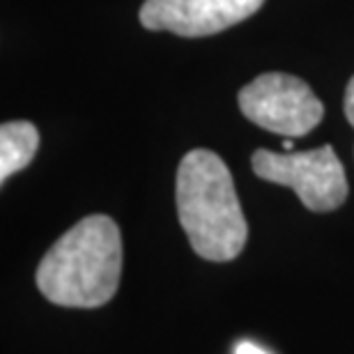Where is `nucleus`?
<instances>
[{
  "label": "nucleus",
  "instance_id": "nucleus-3",
  "mask_svg": "<svg viewBox=\"0 0 354 354\" xmlns=\"http://www.w3.org/2000/svg\"><path fill=\"white\" fill-rule=\"evenodd\" d=\"M251 166L260 180L292 189L310 212H334L348 198L343 164L331 145L286 154L256 150Z\"/></svg>",
  "mask_w": 354,
  "mask_h": 354
},
{
  "label": "nucleus",
  "instance_id": "nucleus-2",
  "mask_svg": "<svg viewBox=\"0 0 354 354\" xmlns=\"http://www.w3.org/2000/svg\"><path fill=\"white\" fill-rule=\"evenodd\" d=\"M177 214L198 256L228 263L242 253L249 223L239 205L235 182L218 154L191 150L177 168Z\"/></svg>",
  "mask_w": 354,
  "mask_h": 354
},
{
  "label": "nucleus",
  "instance_id": "nucleus-7",
  "mask_svg": "<svg viewBox=\"0 0 354 354\" xmlns=\"http://www.w3.org/2000/svg\"><path fill=\"white\" fill-rule=\"evenodd\" d=\"M345 118L354 127V76L348 83V90H345Z\"/></svg>",
  "mask_w": 354,
  "mask_h": 354
},
{
  "label": "nucleus",
  "instance_id": "nucleus-5",
  "mask_svg": "<svg viewBox=\"0 0 354 354\" xmlns=\"http://www.w3.org/2000/svg\"><path fill=\"white\" fill-rule=\"evenodd\" d=\"M265 0H145L140 24L180 37H207L249 19Z\"/></svg>",
  "mask_w": 354,
  "mask_h": 354
},
{
  "label": "nucleus",
  "instance_id": "nucleus-1",
  "mask_svg": "<svg viewBox=\"0 0 354 354\" xmlns=\"http://www.w3.org/2000/svg\"><path fill=\"white\" fill-rule=\"evenodd\" d=\"M122 276V237L106 214L81 218L41 258L37 288L65 308H99L115 297Z\"/></svg>",
  "mask_w": 354,
  "mask_h": 354
},
{
  "label": "nucleus",
  "instance_id": "nucleus-6",
  "mask_svg": "<svg viewBox=\"0 0 354 354\" xmlns=\"http://www.w3.org/2000/svg\"><path fill=\"white\" fill-rule=\"evenodd\" d=\"M39 147V131L30 122H5L0 127V182L32 161Z\"/></svg>",
  "mask_w": 354,
  "mask_h": 354
},
{
  "label": "nucleus",
  "instance_id": "nucleus-4",
  "mask_svg": "<svg viewBox=\"0 0 354 354\" xmlns=\"http://www.w3.org/2000/svg\"><path fill=\"white\" fill-rule=\"evenodd\" d=\"M239 109L253 124L288 138L306 136L324 118V106L308 83L279 72L258 76L239 90Z\"/></svg>",
  "mask_w": 354,
  "mask_h": 354
},
{
  "label": "nucleus",
  "instance_id": "nucleus-8",
  "mask_svg": "<svg viewBox=\"0 0 354 354\" xmlns=\"http://www.w3.org/2000/svg\"><path fill=\"white\" fill-rule=\"evenodd\" d=\"M235 354H267V352H265V350H260L258 345H253V343H249V341H242V343H237Z\"/></svg>",
  "mask_w": 354,
  "mask_h": 354
}]
</instances>
